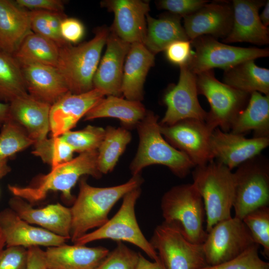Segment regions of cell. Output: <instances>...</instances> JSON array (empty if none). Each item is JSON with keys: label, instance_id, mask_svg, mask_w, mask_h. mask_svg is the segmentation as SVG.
Masks as SVG:
<instances>
[{"label": "cell", "instance_id": "1", "mask_svg": "<svg viewBox=\"0 0 269 269\" xmlns=\"http://www.w3.org/2000/svg\"><path fill=\"white\" fill-rule=\"evenodd\" d=\"M140 174L133 176L127 182L117 186L97 187L89 185L84 177L79 180V191L70 208L72 222L70 239L74 243L89 230L99 228L109 219L113 206L130 191L140 187Z\"/></svg>", "mask_w": 269, "mask_h": 269}, {"label": "cell", "instance_id": "2", "mask_svg": "<svg viewBox=\"0 0 269 269\" xmlns=\"http://www.w3.org/2000/svg\"><path fill=\"white\" fill-rule=\"evenodd\" d=\"M102 174L98 166V150L80 153L71 160L51 168L47 174L39 176L26 186L9 185V191L29 203L44 199L50 191H60L68 201H74L71 189L84 175L100 178Z\"/></svg>", "mask_w": 269, "mask_h": 269}, {"label": "cell", "instance_id": "3", "mask_svg": "<svg viewBox=\"0 0 269 269\" xmlns=\"http://www.w3.org/2000/svg\"><path fill=\"white\" fill-rule=\"evenodd\" d=\"M139 137L136 153L130 168L133 176L145 167L160 164L167 167L177 177H186L195 166L184 153L170 144L160 131L158 117L147 111L136 126Z\"/></svg>", "mask_w": 269, "mask_h": 269}, {"label": "cell", "instance_id": "4", "mask_svg": "<svg viewBox=\"0 0 269 269\" xmlns=\"http://www.w3.org/2000/svg\"><path fill=\"white\" fill-rule=\"evenodd\" d=\"M109 32L108 28L101 27L89 41L77 46L67 43L59 48L56 68L71 93L81 94L93 89V78Z\"/></svg>", "mask_w": 269, "mask_h": 269}, {"label": "cell", "instance_id": "5", "mask_svg": "<svg viewBox=\"0 0 269 269\" xmlns=\"http://www.w3.org/2000/svg\"><path fill=\"white\" fill-rule=\"evenodd\" d=\"M195 167L192 172V184L204 203L206 217L205 230L208 233L217 223L231 217L233 172L214 160Z\"/></svg>", "mask_w": 269, "mask_h": 269}, {"label": "cell", "instance_id": "6", "mask_svg": "<svg viewBox=\"0 0 269 269\" xmlns=\"http://www.w3.org/2000/svg\"><path fill=\"white\" fill-rule=\"evenodd\" d=\"M161 209L164 222L176 226L191 243L202 244L205 211L202 198L192 184L174 186L163 195Z\"/></svg>", "mask_w": 269, "mask_h": 269}, {"label": "cell", "instance_id": "7", "mask_svg": "<svg viewBox=\"0 0 269 269\" xmlns=\"http://www.w3.org/2000/svg\"><path fill=\"white\" fill-rule=\"evenodd\" d=\"M198 95L205 96L210 107L206 123L213 130L216 128L228 132L250 99L249 94L234 88L215 77L213 70L196 74Z\"/></svg>", "mask_w": 269, "mask_h": 269}, {"label": "cell", "instance_id": "8", "mask_svg": "<svg viewBox=\"0 0 269 269\" xmlns=\"http://www.w3.org/2000/svg\"><path fill=\"white\" fill-rule=\"evenodd\" d=\"M141 193L140 187L136 188L123 197V203L117 213L96 230L86 233L74 243L86 244L103 239L127 242L142 250L155 262H160L157 252L142 233L135 213V206Z\"/></svg>", "mask_w": 269, "mask_h": 269}, {"label": "cell", "instance_id": "9", "mask_svg": "<svg viewBox=\"0 0 269 269\" xmlns=\"http://www.w3.org/2000/svg\"><path fill=\"white\" fill-rule=\"evenodd\" d=\"M259 155L246 161L233 173V207L242 220L251 211L269 204V166Z\"/></svg>", "mask_w": 269, "mask_h": 269}, {"label": "cell", "instance_id": "10", "mask_svg": "<svg viewBox=\"0 0 269 269\" xmlns=\"http://www.w3.org/2000/svg\"><path fill=\"white\" fill-rule=\"evenodd\" d=\"M166 269H200L207 266L202 244L190 242L175 226L163 222L149 241Z\"/></svg>", "mask_w": 269, "mask_h": 269}, {"label": "cell", "instance_id": "11", "mask_svg": "<svg viewBox=\"0 0 269 269\" xmlns=\"http://www.w3.org/2000/svg\"><path fill=\"white\" fill-rule=\"evenodd\" d=\"M191 42L195 51L187 66L195 75L214 68L225 70L244 61L269 55L268 48L234 46L209 35L199 36Z\"/></svg>", "mask_w": 269, "mask_h": 269}, {"label": "cell", "instance_id": "12", "mask_svg": "<svg viewBox=\"0 0 269 269\" xmlns=\"http://www.w3.org/2000/svg\"><path fill=\"white\" fill-rule=\"evenodd\" d=\"M255 244L243 220L231 217L213 226L202 246L206 263L212 266L238 256Z\"/></svg>", "mask_w": 269, "mask_h": 269}, {"label": "cell", "instance_id": "13", "mask_svg": "<svg viewBox=\"0 0 269 269\" xmlns=\"http://www.w3.org/2000/svg\"><path fill=\"white\" fill-rule=\"evenodd\" d=\"M213 130L205 121L195 119L183 120L171 126L160 125L165 140L187 155L195 167L214 160L210 145Z\"/></svg>", "mask_w": 269, "mask_h": 269}, {"label": "cell", "instance_id": "14", "mask_svg": "<svg viewBox=\"0 0 269 269\" xmlns=\"http://www.w3.org/2000/svg\"><path fill=\"white\" fill-rule=\"evenodd\" d=\"M180 67L178 83L165 94L163 102L166 106L164 117L159 124L171 126L187 119L205 121L207 112L198 99L196 75L187 65Z\"/></svg>", "mask_w": 269, "mask_h": 269}, {"label": "cell", "instance_id": "15", "mask_svg": "<svg viewBox=\"0 0 269 269\" xmlns=\"http://www.w3.org/2000/svg\"><path fill=\"white\" fill-rule=\"evenodd\" d=\"M210 149L214 160L231 170L259 155L269 145V137L247 138L244 135L216 128L212 133Z\"/></svg>", "mask_w": 269, "mask_h": 269}, {"label": "cell", "instance_id": "16", "mask_svg": "<svg viewBox=\"0 0 269 269\" xmlns=\"http://www.w3.org/2000/svg\"><path fill=\"white\" fill-rule=\"evenodd\" d=\"M101 6L114 14L110 31L123 41L133 44L144 43L146 33V17L149 2L141 0H108Z\"/></svg>", "mask_w": 269, "mask_h": 269}, {"label": "cell", "instance_id": "17", "mask_svg": "<svg viewBox=\"0 0 269 269\" xmlns=\"http://www.w3.org/2000/svg\"><path fill=\"white\" fill-rule=\"evenodd\" d=\"M208 2L183 17V27L190 41L202 35L224 39L232 29L233 22L232 2Z\"/></svg>", "mask_w": 269, "mask_h": 269}, {"label": "cell", "instance_id": "18", "mask_svg": "<svg viewBox=\"0 0 269 269\" xmlns=\"http://www.w3.org/2000/svg\"><path fill=\"white\" fill-rule=\"evenodd\" d=\"M266 1L233 0V22L230 33L222 41L224 43L248 42L256 45L269 43V30L261 21L259 9Z\"/></svg>", "mask_w": 269, "mask_h": 269}, {"label": "cell", "instance_id": "19", "mask_svg": "<svg viewBox=\"0 0 269 269\" xmlns=\"http://www.w3.org/2000/svg\"><path fill=\"white\" fill-rule=\"evenodd\" d=\"M106 94L97 89L81 94L68 92L51 106L49 121L52 136L71 131Z\"/></svg>", "mask_w": 269, "mask_h": 269}, {"label": "cell", "instance_id": "20", "mask_svg": "<svg viewBox=\"0 0 269 269\" xmlns=\"http://www.w3.org/2000/svg\"><path fill=\"white\" fill-rule=\"evenodd\" d=\"M0 229L7 247L20 246L26 249L33 246H57L68 240L47 230L35 227L22 219L10 208L0 212Z\"/></svg>", "mask_w": 269, "mask_h": 269}, {"label": "cell", "instance_id": "21", "mask_svg": "<svg viewBox=\"0 0 269 269\" xmlns=\"http://www.w3.org/2000/svg\"><path fill=\"white\" fill-rule=\"evenodd\" d=\"M106 44V51L93 78V88L107 96L120 97L124 66L131 44L110 31Z\"/></svg>", "mask_w": 269, "mask_h": 269}, {"label": "cell", "instance_id": "22", "mask_svg": "<svg viewBox=\"0 0 269 269\" xmlns=\"http://www.w3.org/2000/svg\"><path fill=\"white\" fill-rule=\"evenodd\" d=\"M8 204L10 209L27 223L70 239L72 217L70 208L57 203L34 208L27 201L14 196L9 199Z\"/></svg>", "mask_w": 269, "mask_h": 269}, {"label": "cell", "instance_id": "23", "mask_svg": "<svg viewBox=\"0 0 269 269\" xmlns=\"http://www.w3.org/2000/svg\"><path fill=\"white\" fill-rule=\"evenodd\" d=\"M20 65L27 92L34 98L52 105L69 92L56 67L36 63Z\"/></svg>", "mask_w": 269, "mask_h": 269}, {"label": "cell", "instance_id": "24", "mask_svg": "<svg viewBox=\"0 0 269 269\" xmlns=\"http://www.w3.org/2000/svg\"><path fill=\"white\" fill-rule=\"evenodd\" d=\"M51 106L28 94L9 103V118L20 126L35 142L47 137Z\"/></svg>", "mask_w": 269, "mask_h": 269}, {"label": "cell", "instance_id": "25", "mask_svg": "<svg viewBox=\"0 0 269 269\" xmlns=\"http://www.w3.org/2000/svg\"><path fill=\"white\" fill-rule=\"evenodd\" d=\"M109 250L103 247L65 244L44 251L47 269H96Z\"/></svg>", "mask_w": 269, "mask_h": 269}, {"label": "cell", "instance_id": "26", "mask_svg": "<svg viewBox=\"0 0 269 269\" xmlns=\"http://www.w3.org/2000/svg\"><path fill=\"white\" fill-rule=\"evenodd\" d=\"M154 55L143 43L131 44L124 63L121 87L122 94L126 99L139 102L143 100L144 83L154 64Z\"/></svg>", "mask_w": 269, "mask_h": 269}, {"label": "cell", "instance_id": "27", "mask_svg": "<svg viewBox=\"0 0 269 269\" xmlns=\"http://www.w3.org/2000/svg\"><path fill=\"white\" fill-rule=\"evenodd\" d=\"M32 32L29 11L8 0H0V49L13 54Z\"/></svg>", "mask_w": 269, "mask_h": 269}, {"label": "cell", "instance_id": "28", "mask_svg": "<svg viewBox=\"0 0 269 269\" xmlns=\"http://www.w3.org/2000/svg\"><path fill=\"white\" fill-rule=\"evenodd\" d=\"M251 131L254 137H269V95L252 93L231 129V132L243 135Z\"/></svg>", "mask_w": 269, "mask_h": 269}, {"label": "cell", "instance_id": "29", "mask_svg": "<svg viewBox=\"0 0 269 269\" xmlns=\"http://www.w3.org/2000/svg\"><path fill=\"white\" fill-rule=\"evenodd\" d=\"M182 17L169 13L158 18L146 15V33L143 44L153 54L164 51L172 42L190 40L181 22Z\"/></svg>", "mask_w": 269, "mask_h": 269}, {"label": "cell", "instance_id": "30", "mask_svg": "<svg viewBox=\"0 0 269 269\" xmlns=\"http://www.w3.org/2000/svg\"><path fill=\"white\" fill-rule=\"evenodd\" d=\"M146 113L147 111L141 102L109 95L101 99L91 108L85 115L84 120L116 118L125 127L131 128L136 126Z\"/></svg>", "mask_w": 269, "mask_h": 269}, {"label": "cell", "instance_id": "31", "mask_svg": "<svg viewBox=\"0 0 269 269\" xmlns=\"http://www.w3.org/2000/svg\"><path fill=\"white\" fill-rule=\"evenodd\" d=\"M223 83L240 91L251 94L258 92L269 95V70L248 60L224 70Z\"/></svg>", "mask_w": 269, "mask_h": 269}, {"label": "cell", "instance_id": "32", "mask_svg": "<svg viewBox=\"0 0 269 269\" xmlns=\"http://www.w3.org/2000/svg\"><path fill=\"white\" fill-rule=\"evenodd\" d=\"M59 53V48L55 42L32 32L12 55L20 64L36 63L56 67Z\"/></svg>", "mask_w": 269, "mask_h": 269}, {"label": "cell", "instance_id": "33", "mask_svg": "<svg viewBox=\"0 0 269 269\" xmlns=\"http://www.w3.org/2000/svg\"><path fill=\"white\" fill-rule=\"evenodd\" d=\"M105 129L104 137L98 149V166L102 174L113 170L132 139L131 133L125 128L108 126Z\"/></svg>", "mask_w": 269, "mask_h": 269}, {"label": "cell", "instance_id": "34", "mask_svg": "<svg viewBox=\"0 0 269 269\" xmlns=\"http://www.w3.org/2000/svg\"><path fill=\"white\" fill-rule=\"evenodd\" d=\"M27 94L20 64L12 54L0 49V99L10 103Z\"/></svg>", "mask_w": 269, "mask_h": 269}, {"label": "cell", "instance_id": "35", "mask_svg": "<svg viewBox=\"0 0 269 269\" xmlns=\"http://www.w3.org/2000/svg\"><path fill=\"white\" fill-rule=\"evenodd\" d=\"M33 145L32 154L50 165L51 168L71 160L75 152L60 136L46 137L35 142Z\"/></svg>", "mask_w": 269, "mask_h": 269}, {"label": "cell", "instance_id": "36", "mask_svg": "<svg viewBox=\"0 0 269 269\" xmlns=\"http://www.w3.org/2000/svg\"><path fill=\"white\" fill-rule=\"evenodd\" d=\"M29 15L34 33L51 40L59 48L67 43L60 34L61 23L65 17L63 13L34 10L29 11Z\"/></svg>", "mask_w": 269, "mask_h": 269}, {"label": "cell", "instance_id": "37", "mask_svg": "<svg viewBox=\"0 0 269 269\" xmlns=\"http://www.w3.org/2000/svg\"><path fill=\"white\" fill-rule=\"evenodd\" d=\"M34 143L25 131L9 118L0 133V159H7Z\"/></svg>", "mask_w": 269, "mask_h": 269}, {"label": "cell", "instance_id": "38", "mask_svg": "<svg viewBox=\"0 0 269 269\" xmlns=\"http://www.w3.org/2000/svg\"><path fill=\"white\" fill-rule=\"evenodd\" d=\"M105 134V129L88 125L77 131H69L59 136L75 152L80 153L97 150Z\"/></svg>", "mask_w": 269, "mask_h": 269}, {"label": "cell", "instance_id": "39", "mask_svg": "<svg viewBox=\"0 0 269 269\" xmlns=\"http://www.w3.org/2000/svg\"><path fill=\"white\" fill-rule=\"evenodd\" d=\"M254 242L263 247V254L269 257V207L262 206L248 213L242 219Z\"/></svg>", "mask_w": 269, "mask_h": 269}, {"label": "cell", "instance_id": "40", "mask_svg": "<svg viewBox=\"0 0 269 269\" xmlns=\"http://www.w3.org/2000/svg\"><path fill=\"white\" fill-rule=\"evenodd\" d=\"M259 246L255 244L232 259L215 265H207L200 269H269V263L259 256Z\"/></svg>", "mask_w": 269, "mask_h": 269}, {"label": "cell", "instance_id": "41", "mask_svg": "<svg viewBox=\"0 0 269 269\" xmlns=\"http://www.w3.org/2000/svg\"><path fill=\"white\" fill-rule=\"evenodd\" d=\"M139 254L118 241L116 248L109 252L96 269H136Z\"/></svg>", "mask_w": 269, "mask_h": 269}, {"label": "cell", "instance_id": "42", "mask_svg": "<svg viewBox=\"0 0 269 269\" xmlns=\"http://www.w3.org/2000/svg\"><path fill=\"white\" fill-rule=\"evenodd\" d=\"M208 2L206 0H161L157 3L160 8L183 18L196 11Z\"/></svg>", "mask_w": 269, "mask_h": 269}, {"label": "cell", "instance_id": "43", "mask_svg": "<svg viewBox=\"0 0 269 269\" xmlns=\"http://www.w3.org/2000/svg\"><path fill=\"white\" fill-rule=\"evenodd\" d=\"M27 249L20 246L6 247L0 256V269H25Z\"/></svg>", "mask_w": 269, "mask_h": 269}, {"label": "cell", "instance_id": "44", "mask_svg": "<svg viewBox=\"0 0 269 269\" xmlns=\"http://www.w3.org/2000/svg\"><path fill=\"white\" fill-rule=\"evenodd\" d=\"M190 40H177L165 49V55L171 63L179 67L187 65L193 54Z\"/></svg>", "mask_w": 269, "mask_h": 269}, {"label": "cell", "instance_id": "45", "mask_svg": "<svg viewBox=\"0 0 269 269\" xmlns=\"http://www.w3.org/2000/svg\"><path fill=\"white\" fill-rule=\"evenodd\" d=\"M85 29L82 23L78 19L65 17L60 25V34L67 42L76 43L80 41L84 35Z\"/></svg>", "mask_w": 269, "mask_h": 269}, {"label": "cell", "instance_id": "46", "mask_svg": "<svg viewBox=\"0 0 269 269\" xmlns=\"http://www.w3.org/2000/svg\"><path fill=\"white\" fill-rule=\"evenodd\" d=\"M19 7L31 9L63 13L64 2L60 0H16L15 2Z\"/></svg>", "mask_w": 269, "mask_h": 269}, {"label": "cell", "instance_id": "47", "mask_svg": "<svg viewBox=\"0 0 269 269\" xmlns=\"http://www.w3.org/2000/svg\"><path fill=\"white\" fill-rule=\"evenodd\" d=\"M28 256L25 269H47L44 251L39 247L27 248Z\"/></svg>", "mask_w": 269, "mask_h": 269}, {"label": "cell", "instance_id": "48", "mask_svg": "<svg viewBox=\"0 0 269 269\" xmlns=\"http://www.w3.org/2000/svg\"><path fill=\"white\" fill-rule=\"evenodd\" d=\"M136 269H166V268L161 261H149L139 253Z\"/></svg>", "mask_w": 269, "mask_h": 269}, {"label": "cell", "instance_id": "49", "mask_svg": "<svg viewBox=\"0 0 269 269\" xmlns=\"http://www.w3.org/2000/svg\"><path fill=\"white\" fill-rule=\"evenodd\" d=\"M9 119V104L0 102V126Z\"/></svg>", "mask_w": 269, "mask_h": 269}, {"label": "cell", "instance_id": "50", "mask_svg": "<svg viewBox=\"0 0 269 269\" xmlns=\"http://www.w3.org/2000/svg\"><path fill=\"white\" fill-rule=\"evenodd\" d=\"M260 18L263 24L268 27L269 25V0L266 1L263 10L260 15Z\"/></svg>", "mask_w": 269, "mask_h": 269}, {"label": "cell", "instance_id": "51", "mask_svg": "<svg viewBox=\"0 0 269 269\" xmlns=\"http://www.w3.org/2000/svg\"><path fill=\"white\" fill-rule=\"evenodd\" d=\"M10 171L8 165L7 159H0V179L5 176Z\"/></svg>", "mask_w": 269, "mask_h": 269}, {"label": "cell", "instance_id": "52", "mask_svg": "<svg viewBox=\"0 0 269 269\" xmlns=\"http://www.w3.org/2000/svg\"><path fill=\"white\" fill-rule=\"evenodd\" d=\"M5 246V241L3 234L0 229V256L4 250V247Z\"/></svg>", "mask_w": 269, "mask_h": 269}]
</instances>
